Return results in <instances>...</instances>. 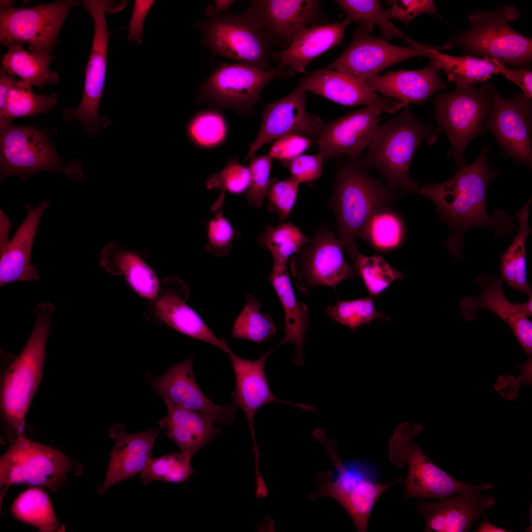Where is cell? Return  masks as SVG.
Segmentation results:
<instances>
[{"mask_svg":"<svg viewBox=\"0 0 532 532\" xmlns=\"http://www.w3.org/2000/svg\"><path fill=\"white\" fill-rule=\"evenodd\" d=\"M299 85L305 91L346 106L368 105L381 97L365 81L337 70L323 68L308 73Z\"/></svg>","mask_w":532,"mask_h":532,"instance_id":"31","label":"cell"},{"mask_svg":"<svg viewBox=\"0 0 532 532\" xmlns=\"http://www.w3.org/2000/svg\"><path fill=\"white\" fill-rule=\"evenodd\" d=\"M532 100L521 93L511 99L496 89L486 126L503 150L518 163L532 165Z\"/></svg>","mask_w":532,"mask_h":532,"instance_id":"21","label":"cell"},{"mask_svg":"<svg viewBox=\"0 0 532 532\" xmlns=\"http://www.w3.org/2000/svg\"><path fill=\"white\" fill-rule=\"evenodd\" d=\"M440 130L423 124L406 108L379 126L358 160L366 169L377 170L389 186L414 193L418 183L409 177L413 157L420 144L425 141L432 144Z\"/></svg>","mask_w":532,"mask_h":532,"instance_id":"3","label":"cell"},{"mask_svg":"<svg viewBox=\"0 0 532 532\" xmlns=\"http://www.w3.org/2000/svg\"><path fill=\"white\" fill-rule=\"evenodd\" d=\"M15 75L8 72L3 67L0 69V114L4 111L7 99L14 81Z\"/></svg>","mask_w":532,"mask_h":532,"instance_id":"56","label":"cell"},{"mask_svg":"<svg viewBox=\"0 0 532 532\" xmlns=\"http://www.w3.org/2000/svg\"><path fill=\"white\" fill-rule=\"evenodd\" d=\"M154 0H135L129 25V40L140 43L145 18Z\"/></svg>","mask_w":532,"mask_h":532,"instance_id":"54","label":"cell"},{"mask_svg":"<svg viewBox=\"0 0 532 532\" xmlns=\"http://www.w3.org/2000/svg\"><path fill=\"white\" fill-rule=\"evenodd\" d=\"M268 281L273 287L282 306L284 321V335L279 346L293 343L295 348L294 363L296 365L304 363V340L309 328L307 305L299 301L294 294L288 268L278 269L272 267Z\"/></svg>","mask_w":532,"mask_h":532,"instance_id":"32","label":"cell"},{"mask_svg":"<svg viewBox=\"0 0 532 532\" xmlns=\"http://www.w3.org/2000/svg\"><path fill=\"white\" fill-rule=\"evenodd\" d=\"M397 189L371 176L358 160L338 164L330 203L335 214L337 238L354 260L359 253L357 238L364 240L366 225L377 211L391 207Z\"/></svg>","mask_w":532,"mask_h":532,"instance_id":"2","label":"cell"},{"mask_svg":"<svg viewBox=\"0 0 532 532\" xmlns=\"http://www.w3.org/2000/svg\"><path fill=\"white\" fill-rule=\"evenodd\" d=\"M391 7L384 10L389 19H397L408 25L414 18L423 14H431L441 18L437 13L434 0H388Z\"/></svg>","mask_w":532,"mask_h":532,"instance_id":"51","label":"cell"},{"mask_svg":"<svg viewBox=\"0 0 532 532\" xmlns=\"http://www.w3.org/2000/svg\"><path fill=\"white\" fill-rule=\"evenodd\" d=\"M58 101L56 94H36L32 86L15 79L8 96L5 108L0 114V121L49 113Z\"/></svg>","mask_w":532,"mask_h":532,"instance_id":"42","label":"cell"},{"mask_svg":"<svg viewBox=\"0 0 532 532\" xmlns=\"http://www.w3.org/2000/svg\"><path fill=\"white\" fill-rule=\"evenodd\" d=\"M495 90L487 81L480 88L458 83L452 91L435 97L434 117L450 140L458 169L466 166L464 152L469 142L484 133Z\"/></svg>","mask_w":532,"mask_h":532,"instance_id":"10","label":"cell"},{"mask_svg":"<svg viewBox=\"0 0 532 532\" xmlns=\"http://www.w3.org/2000/svg\"><path fill=\"white\" fill-rule=\"evenodd\" d=\"M423 430L419 423L403 422L397 427L388 442L389 461L398 467H407L402 481L405 498L441 499L463 492H481L494 487L492 483L473 485L463 482L435 465L415 440Z\"/></svg>","mask_w":532,"mask_h":532,"instance_id":"7","label":"cell"},{"mask_svg":"<svg viewBox=\"0 0 532 532\" xmlns=\"http://www.w3.org/2000/svg\"><path fill=\"white\" fill-rule=\"evenodd\" d=\"M11 512L16 519L36 527L40 532L65 531L47 494L40 488L33 487L20 494L14 500Z\"/></svg>","mask_w":532,"mask_h":532,"instance_id":"37","label":"cell"},{"mask_svg":"<svg viewBox=\"0 0 532 532\" xmlns=\"http://www.w3.org/2000/svg\"><path fill=\"white\" fill-rule=\"evenodd\" d=\"M33 330L19 355L8 367L0 388L3 419L17 435L23 434L26 417L41 380L53 305L39 303L34 309Z\"/></svg>","mask_w":532,"mask_h":532,"instance_id":"5","label":"cell"},{"mask_svg":"<svg viewBox=\"0 0 532 532\" xmlns=\"http://www.w3.org/2000/svg\"><path fill=\"white\" fill-rule=\"evenodd\" d=\"M196 27L215 55L263 70L275 68L270 63L273 41L251 4L241 13L206 17Z\"/></svg>","mask_w":532,"mask_h":532,"instance_id":"6","label":"cell"},{"mask_svg":"<svg viewBox=\"0 0 532 532\" xmlns=\"http://www.w3.org/2000/svg\"><path fill=\"white\" fill-rule=\"evenodd\" d=\"M273 160L268 153L261 156L255 155L251 158L248 167L251 179L245 195L247 201L251 205L261 207L266 198Z\"/></svg>","mask_w":532,"mask_h":532,"instance_id":"50","label":"cell"},{"mask_svg":"<svg viewBox=\"0 0 532 532\" xmlns=\"http://www.w3.org/2000/svg\"><path fill=\"white\" fill-rule=\"evenodd\" d=\"M294 73L280 63L274 69L265 71L239 63L221 62L198 90L196 103L207 102L250 117L264 87L275 78L287 80Z\"/></svg>","mask_w":532,"mask_h":532,"instance_id":"12","label":"cell"},{"mask_svg":"<svg viewBox=\"0 0 532 532\" xmlns=\"http://www.w3.org/2000/svg\"><path fill=\"white\" fill-rule=\"evenodd\" d=\"M189 289L181 279L169 277L163 282L154 299L153 313L159 321L180 333L208 343L225 352L231 350L227 342L218 338L200 316L187 303Z\"/></svg>","mask_w":532,"mask_h":532,"instance_id":"23","label":"cell"},{"mask_svg":"<svg viewBox=\"0 0 532 532\" xmlns=\"http://www.w3.org/2000/svg\"><path fill=\"white\" fill-rule=\"evenodd\" d=\"M246 303L235 319L232 338L246 340L261 344L271 339L277 332L273 319L262 313V303L254 296L248 294Z\"/></svg>","mask_w":532,"mask_h":532,"instance_id":"41","label":"cell"},{"mask_svg":"<svg viewBox=\"0 0 532 532\" xmlns=\"http://www.w3.org/2000/svg\"><path fill=\"white\" fill-rule=\"evenodd\" d=\"M100 264L109 273L123 275L139 296L154 299L158 295L161 287L152 269L138 255L121 248L114 241L102 249Z\"/></svg>","mask_w":532,"mask_h":532,"instance_id":"33","label":"cell"},{"mask_svg":"<svg viewBox=\"0 0 532 532\" xmlns=\"http://www.w3.org/2000/svg\"><path fill=\"white\" fill-rule=\"evenodd\" d=\"M273 44L288 45L303 30L320 25L322 2L317 0L251 1Z\"/></svg>","mask_w":532,"mask_h":532,"instance_id":"26","label":"cell"},{"mask_svg":"<svg viewBox=\"0 0 532 532\" xmlns=\"http://www.w3.org/2000/svg\"><path fill=\"white\" fill-rule=\"evenodd\" d=\"M72 459L60 451L17 436L0 459V510L8 488L13 484L44 486L51 492L61 488L69 472L76 471Z\"/></svg>","mask_w":532,"mask_h":532,"instance_id":"11","label":"cell"},{"mask_svg":"<svg viewBox=\"0 0 532 532\" xmlns=\"http://www.w3.org/2000/svg\"><path fill=\"white\" fill-rule=\"evenodd\" d=\"M500 73L518 85L522 90L525 98L532 100V72L529 68L513 69L502 63Z\"/></svg>","mask_w":532,"mask_h":532,"instance_id":"55","label":"cell"},{"mask_svg":"<svg viewBox=\"0 0 532 532\" xmlns=\"http://www.w3.org/2000/svg\"><path fill=\"white\" fill-rule=\"evenodd\" d=\"M250 179L249 167L240 164L238 159L234 157L221 170L208 177L206 187L209 190H222L232 194H240L246 192Z\"/></svg>","mask_w":532,"mask_h":532,"instance_id":"47","label":"cell"},{"mask_svg":"<svg viewBox=\"0 0 532 532\" xmlns=\"http://www.w3.org/2000/svg\"><path fill=\"white\" fill-rule=\"evenodd\" d=\"M305 92L299 84L288 95L264 106L260 131L243 162L264 145L285 136L299 135L316 142L324 123L308 113Z\"/></svg>","mask_w":532,"mask_h":532,"instance_id":"18","label":"cell"},{"mask_svg":"<svg viewBox=\"0 0 532 532\" xmlns=\"http://www.w3.org/2000/svg\"><path fill=\"white\" fill-rule=\"evenodd\" d=\"M190 461L181 452L151 458L140 472V479L146 485L156 480L172 483L185 482L194 472Z\"/></svg>","mask_w":532,"mask_h":532,"instance_id":"46","label":"cell"},{"mask_svg":"<svg viewBox=\"0 0 532 532\" xmlns=\"http://www.w3.org/2000/svg\"><path fill=\"white\" fill-rule=\"evenodd\" d=\"M352 22L346 17L336 23L310 26L300 32L287 49L272 51L270 57L296 73L304 72L314 59L342 42L346 28Z\"/></svg>","mask_w":532,"mask_h":532,"instance_id":"29","label":"cell"},{"mask_svg":"<svg viewBox=\"0 0 532 532\" xmlns=\"http://www.w3.org/2000/svg\"><path fill=\"white\" fill-rule=\"evenodd\" d=\"M325 313L331 319L349 327L353 332L375 319L384 322L391 320L389 316L376 309L370 296L351 300L339 299L335 305L328 306Z\"/></svg>","mask_w":532,"mask_h":532,"instance_id":"45","label":"cell"},{"mask_svg":"<svg viewBox=\"0 0 532 532\" xmlns=\"http://www.w3.org/2000/svg\"><path fill=\"white\" fill-rule=\"evenodd\" d=\"M406 227L402 217L391 207L374 213L366 225L364 240L380 252L395 251L403 244Z\"/></svg>","mask_w":532,"mask_h":532,"instance_id":"38","label":"cell"},{"mask_svg":"<svg viewBox=\"0 0 532 532\" xmlns=\"http://www.w3.org/2000/svg\"><path fill=\"white\" fill-rule=\"evenodd\" d=\"M529 299L527 302L515 303L518 311L526 317L532 316V295L529 296Z\"/></svg>","mask_w":532,"mask_h":532,"instance_id":"59","label":"cell"},{"mask_svg":"<svg viewBox=\"0 0 532 532\" xmlns=\"http://www.w3.org/2000/svg\"><path fill=\"white\" fill-rule=\"evenodd\" d=\"M41 171L60 172L75 182H81L84 177L81 160L64 163L45 129L0 121V182L12 175L27 181Z\"/></svg>","mask_w":532,"mask_h":532,"instance_id":"8","label":"cell"},{"mask_svg":"<svg viewBox=\"0 0 532 532\" xmlns=\"http://www.w3.org/2000/svg\"><path fill=\"white\" fill-rule=\"evenodd\" d=\"M324 162L322 155L319 153L315 155L301 154L280 163L288 169L290 176L300 184L319 178Z\"/></svg>","mask_w":532,"mask_h":532,"instance_id":"52","label":"cell"},{"mask_svg":"<svg viewBox=\"0 0 532 532\" xmlns=\"http://www.w3.org/2000/svg\"><path fill=\"white\" fill-rule=\"evenodd\" d=\"M189 140L200 148H211L225 140L227 127L223 115L215 109L205 110L195 114L186 129Z\"/></svg>","mask_w":532,"mask_h":532,"instance_id":"44","label":"cell"},{"mask_svg":"<svg viewBox=\"0 0 532 532\" xmlns=\"http://www.w3.org/2000/svg\"><path fill=\"white\" fill-rule=\"evenodd\" d=\"M452 47V45L446 43L428 50V58L434 61L444 70L449 81L472 85L477 82H486L492 75L500 73L502 63L496 59L477 58L467 54L454 56L438 52V50Z\"/></svg>","mask_w":532,"mask_h":532,"instance_id":"35","label":"cell"},{"mask_svg":"<svg viewBox=\"0 0 532 532\" xmlns=\"http://www.w3.org/2000/svg\"><path fill=\"white\" fill-rule=\"evenodd\" d=\"M80 2L93 19L94 35L85 68L84 91L81 102L77 107H66L62 116L68 122L73 120L79 121L85 130L95 137L100 128H105L111 123L109 118L100 117L99 106L105 82L110 35L105 13L110 12L112 1L84 0Z\"/></svg>","mask_w":532,"mask_h":532,"instance_id":"13","label":"cell"},{"mask_svg":"<svg viewBox=\"0 0 532 532\" xmlns=\"http://www.w3.org/2000/svg\"><path fill=\"white\" fill-rule=\"evenodd\" d=\"M531 199L516 213L519 228L513 240L500 257L501 277L513 290L532 295V288L527 278V261L525 244L532 233L529 224V214Z\"/></svg>","mask_w":532,"mask_h":532,"instance_id":"36","label":"cell"},{"mask_svg":"<svg viewBox=\"0 0 532 532\" xmlns=\"http://www.w3.org/2000/svg\"><path fill=\"white\" fill-rule=\"evenodd\" d=\"M313 141L299 135L285 136L273 141L267 153L273 160L280 162L289 160L302 154Z\"/></svg>","mask_w":532,"mask_h":532,"instance_id":"53","label":"cell"},{"mask_svg":"<svg viewBox=\"0 0 532 532\" xmlns=\"http://www.w3.org/2000/svg\"><path fill=\"white\" fill-rule=\"evenodd\" d=\"M193 360L190 357L171 364L167 371L159 376L148 372L147 382L156 394L179 407L208 415L221 425L232 423L237 407L233 403L216 404L207 397L195 379Z\"/></svg>","mask_w":532,"mask_h":532,"instance_id":"19","label":"cell"},{"mask_svg":"<svg viewBox=\"0 0 532 532\" xmlns=\"http://www.w3.org/2000/svg\"><path fill=\"white\" fill-rule=\"evenodd\" d=\"M310 239L292 222L282 223L276 227L266 225L259 237V243L271 253L273 268L282 269L287 268L289 258Z\"/></svg>","mask_w":532,"mask_h":532,"instance_id":"39","label":"cell"},{"mask_svg":"<svg viewBox=\"0 0 532 532\" xmlns=\"http://www.w3.org/2000/svg\"><path fill=\"white\" fill-rule=\"evenodd\" d=\"M353 39L343 52L324 68L337 70L366 80L379 75L387 67L408 59L421 56L428 58V49L391 44L384 39L370 34L373 24L358 22Z\"/></svg>","mask_w":532,"mask_h":532,"instance_id":"17","label":"cell"},{"mask_svg":"<svg viewBox=\"0 0 532 532\" xmlns=\"http://www.w3.org/2000/svg\"><path fill=\"white\" fill-rule=\"evenodd\" d=\"M223 205L218 208L207 224V243L204 247L207 252L219 257L228 255L233 241L240 235L225 216Z\"/></svg>","mask_w":532,"mask_h":532,"instance_id":"49","label":"cell"},{"mask_svg":"<svg viewBox=\"0 0 532 532\" xmlns=\"http://www.w3.org/2000/svg\"><path fill=\"white\" fill-rule=\"evenodd\" d=\"M495 504L494 497L468 491L435 502L420 500L416 511L425 518V532H466L484 509L491 508Z\"/></svg>","mask_w":532,"mask_h":532,"instance_id":"25","label":"cell"},{"mask_svg":"<svg viewBox=\"0 0 532 532\" xmlns=\"http://www.w3.org/2000/svg\"><path fill=\"white\" fill-rule=\"evenodd\" d=\"M342 9L347 18L357 22H365L375 24L386 38H399L409 46L425 49L432 46L420 43L413 40L396 27L386 16L381 2L375 0H337L334 1Z\"/></svg>","mask_w":532,"mask_h":532,"instance_id":"40","label":"cell"},{"mask_svg":"<svg viewBox=\"0 0 532 532\" xmlns=\"http://www.w3.org/2000/svg\"><path fill=\"white\" fill-rule=\"evenodd\" d=\"M49 206L44 201L37 206L26 205L25 220L11 239L8 233L11 224L0 209V285L15 281H35L39 278L36 267L31 263L34 239L40 220Z\"/></svg>","mask_w":532,"mask_h":532,"instance_id":"22","label":"cell"},{"mask_svg":"<svg viewBox=\"0 0 532 532\" xmlns=\"http://www.w3.org/2000/svg\"><path fill=\"white\" fill-rule=\"evenodd\" d=\"M476 532H507L505 529L498 527L491 524L487 518L484 517V520L477 529Z\"/></svg>","mask_w":532,"mask_h":532,"instance_id":"58","label":"cell"},{"mask_svg":"<svg viewBox=\"0 0 532 532\" xmlns=\"http://www.w3.org/2000/svg\"><path fill=\"white\" fill-rule=\"evenodd\" d=\"M477 283L482 289L481 294L475 297L465 296L459 302L463 317L474 321L476 312L480 309L494 313L508 325L524 352L532 358V322L518 311L515 302L508 300L499 279L484 273L477 278Z\"/></svg>","mask_w":532,"mask_h":532,"instance_id":"27","label":"cell"},{"mask_svg":"<svg viewBox=\"0 0 532 532\" xmlns=\"http://www.w3.org/2000/svg\"><path fill=\"white\" fill-rule=\"evenodd\" d=\"M342 246L334 233L323 228L290 258L289 267L298 288L308 295L319 286L335 289L341 282L358 276L346 262Z\"/></svg>","mask_w":532,"mask_h":532,"instance_id":"15","label":"cell"},{"mask_svg":"<svg viewBox=\"0 0 532 532\" xmlns=\"http://www.w3.org/2000/svg\"><path fill=\"white\" fill-rule=\"evenodd\" d=\"M81 2L57 0L30 7H0V42L28 44L31 51L51 55L69 10Z\"/></svg>","mask_w":532,"mask_h":532,"instance_id":"14","label":"cell"},{"mask_svg":"<svg viewBox=\"0 0 532 532\" xmlns=\"http://www.w3.org/2000/svg\"><path fill=\"white\" fill-rule=\"evenodd\" d=\"M440 68L431 60L422 69L400 70L370 77L366 82L375 93L397 102L399 109L409 103L423 104L447 86L441 80Z\"/></svg>","mask_w":532,"mask_h":532,"instance_id":"28","label":"cell"},{"mask_svg":"<svg viewBox=\"0 0 532 532\" xmlns=\"http://www.w3.org/2000/svg\"><path fill=\"white\" fill-rule=\"evenodd\" d=\"M277 348L276 346L254 360L241 358L232 350L228 353L235 381L234 389L231 392V399L233 403L243 411L248 420L256 465L259 464L260 454L255 438L254 420L261 407L277 402L297 406L306 411L315 410V407L311 405L281 399L272 392L266 378L265 366L268 358Z\"/></svg>","mask_w":532,"mask_h":532,"instance_id":"20","label":"cell"},{"mask_svg":"<svg viewBox=\"0 0 532 532\" xmlns=\"http://www.w3.org/2000/svg\"><path fill=\"white\" fill-rule=\"evenodd\" d=\"M7 46L8 51L2 55L1 63L10 74L18 75L29 85L41 89L47 84L58 83V72L50 69L55 57L26 50L20 44L10 43Z\"/></svg>","mask_w":532,"mask_h":532,"instance_id":"34","label":"cell"},{"mask_svg":"<svg viewBox=\"0 0 532 532\" xmlns=\"http://www.w3.org/2000/svg\"><path fill=\"white\" fill-rule=\"evenodd\" d=\"M214 5L209 6L205 10L207 17L219 16L224 11L229 9L235 1L233 0H216Z\"/></svg>","mask_w":532,"mask_h":532,"instance_id":"57","label":"cell"},{"mask_svg":"<svg viewBox=\"0 0 532 532\" xmlns=\"http://www.w3.org/2000/svg\"><path fill=\"white\" fill-rule=\"evenodd\" d=\"M396 110L394 100L381 96L370 105L324 124L316 141L324 161L341 156L359 159L379 127L383 111Z\"/></svg>","mask_w":532,"mask_h":532,"instance_id":"16","label":"cell"},{"mask_svg":"<svg viewBox=\"0 0 532 532\" xmlns=\"http://www.w3.org/2000/svg\"><path fill=\"white\" fill-rule=\"evenodd\" d=\"M489 147L484 145L478 158L470 165L458 169L456 174L445 181L418 187L414 193L432 201L441 219L451 230L445 242L456 259L461 257L465 233L475 227H484L495 232L496 235H508L517 227L513 217L502 210L489 216L486 207L488 186L497 176L487 160Z\"/></svg>","mask_w":532,"mask_h":532,"instance_id":"1","label":"cell"},{"mask_svg":"<svg viewBox=\"0 0 532 532\" xmlns=\"http://www.w3.org/2000/svg\"><path fill=\"white\" fill-rule=\"evenodd\" d=\"M312 437L324 446L334 469L317 473L319 489L310 495L309 499L315 501L324 497L333 499L349 515L356 532H367L369 518L377 500L391 486L402 482L404 477L389 483L376 482L370 478L363 462L341 461L336 451L337 442L329 439L324 430L315 429Z\"/></svg>","mask_w":532,"mask_h":532,"instance_id":"4","label":"cell"},{"mask_svg":"<svg viewBox=\"0 0 532 532\" xmlns=\"http://www.w3.org/2000/svg\"><path fill=\"white\" fill-rule=\"evenodd\" d=\"M299 184L291 176L282 180L275 177L270 179L266 207L269 211L276 213L282 223L287 219L296 202Z\"/></svg>","mask_w":532,"mask_h":532,"instance_id":"48","label":"cell"},{"mask_svg":"<svg viewBox=\"0 0 532 532\" xmlns=\"http://www.w3.org/2000/svg\"><path fill=\"white\" fill-rule=\"evenodd\" d=\"M160 431L152 427L130 434L123 424L113 425L110 429L109 436L114 444L110 452L106 476L97 492L102 494L114 484L140 474L152 458L153 448Z\"/></svg>","mask_w":532,"mask_h":532,"instance_id":"24","label":"cell"},{"mask_svg":"<svg viewBox=\"0 0 532 532\" xmlns=\"http://www.w3.org/2000/svg\"><path fill=\"white\" fill-rule=\"evenodd\" d=\"M353 266L370 297H378L396 280H402V271L391 267L381 255L366 256L358 254Z\"/></svg>","mask_w":532,"mask_h":532,"instance_id":"43","label":"cell"},{"mask_svg":"<svg viewBox=\"0 0 532 532\" xmlns=\"http://www.w3.org/2000/svg\"><path fill=\"white\" fill-rule=\"evenodd\" d=\"M520 11L504 4L492 11H478L468 16L470 29L459 31L448 44L458 46L467 55L496 59L518 68H529L532 59V40L512 29L508 22L519 18Z\"/></svg>","mask_w":532,"mask_h":532,"instance_id":"9","label":"cell"},{"mask_svg":"<svg viewBox=\"0 0 532 532\" xmlns=\"http://www.w3.org/2000/svg\"><path fill=\"white\" fill-rule=\"evenodd\" d=\"M167 415L159 422L166 436L179 448L180 452L191 461L194 455L220 433L215 423L208 415L179 407L163 399Z\"/></svg>","mask_w":532,"mask_h":532,"instance_id":"30","label":"cell"}]
</instances>
